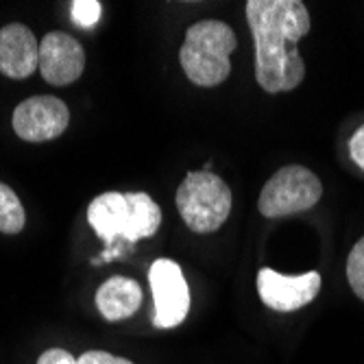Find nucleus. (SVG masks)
<instances>
[{
  "label": "nucleus",
  "mask_w": 364,
  "mask_h": 364,
  "mask_svg": "<svg viewBox=\"0 0 364 364\" xmlns=\"http://www.w3.org/2000/svg\"><path fill=\"white\" fill-rule=\"evenodd\" d=\"M40 68V42L24 24L0 28V73L9 79H26Z\"/></svg>",
  "instance_id": "10"
},
{
  "label": "nucleus",
  "mask_w": 364,
  "mask_h": 364,
  "mask_svg": "<svg viewBox=\"0 0 364 364\" xmlns=\"http://www.w3.org/2000/svg\"><path fill=\"white\" fill-rule=\"evenodd\" d=\"M347 279L353 292L364 301V238L355 242L347 257Z\"/></svg>",
  "instance_id": "13"
},
{
  "label": "nucleus",
  "mask_w": 364,
  "mask_h": 364,
  "mask_svg": "<svg viewBox=\"0 0 364 364\" xmlns=\"http://www.w3.org/2000/svg\"><path fill=\"white\" fill-rule=\"evenodd\" d=\"M236 44V33L225 22L203 20L192 24L186 31V42L179 50L186 77L201 87L223 83L231 73L229 55L234 53Z\"/></svg>",
  "instance_id": "3"
},
{
  "label": "nucleus",
  "mask_w": 364,
  "mask_h": 364,
  "mask_svg": "<svg viewBox=\"0 0 364 364\" xmlns=\"http://www.w3.org/2000/svg\"><path fill=\"white\" fill-rule=\"evenodd\" d=\"M323 194L318 177L306 166H284L264 186L257 210L267 218H279L312 210Z\"/></svg>",
  "instance_id": "5"
},
{
  "label": "nucleus",
  "mask_w": 364,
  "mask_h": 364,
  "mask_svg": "<svg viewBox=\"0 0 364 364\" xmlns=\"http://www.w3.org/2000/svg\"><path fill=\"white\" fill-rule=\"evenodd\" d=\"M349 155H351V159L358 164V166L364 171V124L355 129V134L349 140Z\"/></svg>",
  "instance_id": "16"
},
{
  "label": "nucleus",
  "mask_w": 364,
  "mask_h": 364,
  "mask_svg": "<svg viewBox=\"0 0 364 364\" xmlns=\"http://www.w3.org/2000/svg\"><path fill=\"white\" fill-rule=\"evenodd\" d=\"M177 210L183 223L196 234L220 229L231 212V190L212 171L188 173L177 190Z\"/></svg>",
  "instance_id": "4"
},
{
  "label": "nucleus",
  "mask_w": 364,
  "mask_h": 364,
  "mask_svg": "<svg viewBox=\"0 0 364 364\" xmlns=\"http://www.w3.org/2000/svg\"><path fill=\"white\" fill-rule=\"evenodd\" d=\"M149 282L155 301V327L173 329L181 325L190 312V288L179 264L168 257L155 259L149 271Z\"/></svg>",
  "instance_id": "6"
},
{
  "label": "nucleus",
  "mask_w": 364,
  "mask_h": 364,
  "mask_svg": "<svg viewBox=\"0 0 364 364\" xmlns=\"http://www.w3.org/2000/svg\"><path fill=\"white\" fill-rule=\"evenodd\" d=\"M142 306V288L129 277H112L96 290V308L107 321H122Z\"/></svg>",
  "instance_id": "11"
},
{
  "label": "nucleus",
  "mask_w": 364,
  "mask_h": 364,
  "mask_svg": "<svg viewBox=\"0 0 364 364\" xmlns=\"http://www.w3.org/2000/svg\"><path fill=\"white\" fill-rule=\"evenodd\" d=\"M85 70L83 46L68 33L53 31L40 42V73L50 85L75 83Z\"/></svg>",
  "instance_id": "9"
},
{
  "label": "nucleus",
  "mask_w": 364,
  "mask_h": 364,
  "mask_svg": "<svg viewBox=\"0 0 364 364\" xmlns=\"http://www.w3.org/2000/svg\"><path fill=\"white\" fill-rule=\"evenodd\" d=\"M38 364H77V358L65 349H48L40 355Z\"/></svg>",
  "instance_id": "17"
},
{
  "label": "nucleus",
  "mask_w": 364,
  "mask_h": 364,
  "mask_svg": "<svg viewBox=\"0 0 364 364\" xmlns=\"http://www.w3.org/2000/svg\"><path fill=\"white\" fill-rule=\"evenodd\" d=\"M77 364H134V362L112 355L107 351H85L83 355L77 358Z\"/></svg>",
  "instance_id": "15"
},
{
  "label": "nucleus",
  "mask_w": 364,
  "mask_h": 364,
  "mask_svg": "<svg viewBox=\"0 0 364 364\" xmlns=\"http://www.w3.org/2000/svg\"><path fill=\"white\" fill-rule=\"evenodd\" d=\"M321 290V275L316 271L304 275H282L273 269H259L257 292L264 306L277 312H294L312 304Z\"/></svg>",
  "instance_id": "8"
},
{
  "label": "nucleus",
  "mask_w": 364,
  "mask_h": 364,
  "mask_svg": "<svg viewBox=\"0 0 364 364\" xmlns=\"http://www.w3.org/2000/svg\"><path fill=\"white\" fill-rule=\"evenodd\" d=\"M87 223L109 247L114 240L138 242L151 238L161 225V210L144 192H105L87 208Z\"/></svg>",
  "instance_id": "2"
},
{
  "label": "nucleus",
  "mask_w": 364,
  "mask_h": 364,
  "mask_svg": "<svg viewBox=\"0 0 364 364\" xmlns=\"http://www.w3.org/2000/svg\"><path fill=\"white\" fill-rule=\"evenodd\" d=\"M247 22L255 44V79L269 94L299 87L306 63L296 42L310 31L301 0H247Z\"/></svg>",
  "instance_id": "1"
},
{
  "label": "nucleus",
  "mask_w": 364,
  "mask_h": 364,
  "mask_svg": "<svg viewBox=\"0 0 364 364\" xmlns=\"http://www.w3.org/2000/svg\"><path fill=\"white\" fill-rule=\"evenodd\" d=\"M103 14V5L98 0H75L70 5V18L81 28H92Z\"/></svg>",
  "instance_id": "14"
},
{
  "label": "nucleus",
  "mask_w": 364,
  "mask_h": 364,
  "mask_svg": "<svg viewBox=\"0 0 364 364\" xmlns=\"http://www.w3.org/2000/svg\"><path fill=\"white\" fill-rule=\"evenodd\" d=\"M24 220L26 216L18 194L9 186L0 183V231L3 234H20Z\"/></svg>",
  "instance_id": "12"
},
{
  "label": "nucleus",
  "mask_w": 364,
  "mask_h": 364,
  "mask_svg": "<svg viewBox=\"0 0 364 364\" xmlns=\"http://www.w3.org/2000/svg\"><path fill=\"white\" fill-rule=\"evenodd\" d=\"M70 122V112L57 96H33L14 112V129L26 142H48L59 138Z\"/></svg>",
  "instance_id": "7"
}]
</instances>
